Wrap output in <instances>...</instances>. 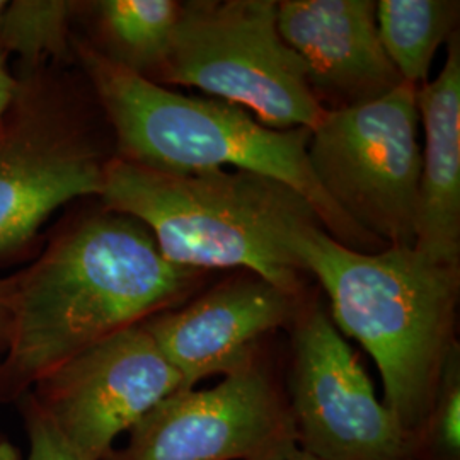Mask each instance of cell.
<instances>
[{"label":"cell","mask_w":460,"mask_h":460,"mask_svg":"<svg viewBox=\"0 0 460 460\" xmlns=\"http://www.w3.org/2000/svg\"><path fill=\"white\" fill-rule=\"evenodd\" d=\"M205 277L169 263L150 230L128 215L104 208L66 226L33 264L13 277V328L0 358V402L17 404L74 355L180 307Z\"/></svg>","instance_id":"6da1fadb"},{"label":"cell","mask_w":460,"mask_h":460,"mask_svg":"<svg viewBox=\"0 0 460 460\" xmlns=\"http://www.w3.org/2000/svg\"><path fill=\"white\" fill-rule=\"evenodd\" d=\"M74 55L115 132L116 157L169 174L208 169L263 174L305 198L340 244L362 252L385 249L323 191L307 155L309 128L273 130L241 106L176 93L116 64L83 40H74Z\"/></svg>","instance_id":"7a4b0ae2"},{"label":"cell","mask_w":460,"mask_h":460,"mask_svg":"<svg viewBox=\"0 0 460 460\" xmlns=\"http://www.w3.org/2000/svg\"><path fill=\"white\" fill-rule=\"evenodd\" d=\"M296 254L326 290L332 324L374 358L382 402L412 435L459 346L460 268L431 263L414 247L355 251L321 226L304 232Z\"/></svg>","instance_id":"3957f363"},{"label":"cell","mask_w":460,"mask_h":460,"mask_svg":"<svg viewBox=\"0 0 460 460\" xmlns=\"http://www.w3.org/2000/svg\"><path fill=\"white\" fill-rule=\"evenodd\" d=\"M99 198L106 210L144 224L169 263L205 273L246 270L302 296L307 271L296 246L321 222L285 182L243 169L169 174L115 155Z\"/></svg>","instance_id":"277c9868"},{"label":"cell","mask_w":460,"mask_h":460,"mask_svg":"<svg viewBox=\"0 0 460 460\" xmlns=\"http://www.w3.org/2000/svg\"><path fill=\"white\" fill-rule=\"evenodd\" d=\"M150 81L201 89L273 130H313L326 111L279 34L275 0L184 2L164 62Z\"/></svg>","instance_id":"5b68a950"},{"label":"cell","mask_w":460,"mask_h":460,"mask_svg":"<svg viewBox=\"0 0 460 460\" xmlns=\"http://www.w3.org/2000/svg\"><path fill=\"white\" fill-rule=\"evenodd\" d=\"M416 89L326 110L307 147L314 176L331 201L385 247H414L421 147Z\"/></svg>","instance_id":"8992f818"},{"label":"cell","mask_w":460,"mask_h":460,"mask_svg":"<svg viewBox=\"0 0 460 460\" xmlns=\"http://www.w3.org/2000/svg\"><path fill=\"white\" fill-rule=\"evenodd\" d=\"M110 161L49 66L21 72L0 118V260L30 246L60 207L99 197Z\"/></svg>","instance_id":"52a82bcc"},{"label":"cell","mask_w":460,"mask_h":460,"mask_svg":"<svg viewBox=\"0 0 460 460\" xmlns=\"http://www.w3.org/2000/svg\"><path fill=\"white\" fill-rule=\"evenodd\" d=\"M296 442L319 460H414L412 435L376 393L358 355L319 304L290 328L283 377Z\"/></svg>","instance_id":"ba28073f"},{"label":"cell","mask_w":460,"mask_h":460,"mask_svg":"<svg viewBox=\"0 0 460 460\" xmlns=\"http://www.w3.org/2000/svg\"><path fill=\"white\" fill-rule=\"evenodd\" d=\"M102 460H263L296 445L283 377L264 349L210 389H178Z\"/></svg>","instance_id":"9c48e42d"},{"label":"cell","mask_w":460,"mask_h":460,"mask_svg":"<svg viewBox=\"0 0 460 460\" xmlns=\"http://www.w3.org/2000/svg\"><path fill=\"white\" fill-rule=\"evenodd\" d=\"M181 389L144 323L89 346L40 378L28 397L84 460H102L157 402Z\"/></svg>","instance_id":"30bf717a"},{"label":"cell","mask_w":460,"mask_h":460,"mask_svg":"<svg viewBox=\"0 0 460 460\" xmlns=\"http://www.w3.org/2000/svg\"><path fill=\"white\" fill-rule=\"evenodd\" d=\"M302 307L300 296L246 271L144 326L181 376V389H195L205 378L246 368L261 353L264 338L292 328Z\"/></svg>","instance_id":"8fae6325"},{"label":"cell","mask_w":460,"mask_h":460,"mask_svg":"<svg viewBox=\"0 0 460 460\" xmlns=\"http://www.w3.org/2000/svg\"><path fill=\"white\" fill-rule=\"evenodd\" d=\"M374 0H281L279 31L328 110L384 98L402 79L380 43Z\"/></svg>","instance_id":"7c38bea8"},{"label":"cell","mask_w":460,"mask_h":460,"mask_svg":"<svg viewBox=\"0 0 460 460\" xmlns=\"http://www.w3.org/2000/svg\"><path fill=\"white\" fill-rule=\"evenodd\" d=\"M425 128L414 249L431 263L460 268V43L447 41L442 72L416 89Z\"/></svg>","instance_id":"4fadbf2b"},{"label":"cell","mask_w":460,"mask_h":460,"mask_svg":"<svg viewBox=\"0 0 460 460\" xmlns=\"http://www.w3.org/2000/svg\"><path fill=\"white\" fill-rule=\"evenodd\" d=\"M99 38L104 49H96L152 79L171 47L181 14L176 0H101L93 4Z\"/></svg>","instance_id":"5bb4252c"},{"label":"cell","mask_w":460,"mask_h":460,"mask_svg":"<svg viewBox=\"0 0 460 460\" xmlns=\"http://www.w3.org/2000/svg\"><path fill=\"white\" fill-rule=\"evenodd\" d=\"M457 0H380L376 7L378 38L402 83H428L437 49L456 34Z\"/></svg>","instance_id":"9a60e30c"},{"label":"cell","mask_w":460,"mask_h":460,"mask_svg":"<svg viewBox=\"0 0 460 460\" xmlns=\"http://www.w3.org/2000/svg\"><path fill=\"white\" fill-rule=\"evenodd\" d=\"M81 4L66 0H16L0 17V49L14 53L21 72H31L74 53L70 22Z\"/></svg>","instance_id":"2e32d148"},{"label":"cell","mask_w":460,"mask_h":460,"mask_svg":"<svg viewBox=\"0 0 460 460\" xmlns=\"http://www.w3.org/2000/svg\"><path fill=\"white\" fill-rule=\"evenodd\" d=\"M414 460H460V346L444 376L425 421L412 433Z\"/></svg>","instance_id":"e0dca14e"},{"label":"cell","mask_w":460,"mask_h":460,"mask_svg":"<svg viewBox=\"0 0 460 460\" xmlns=\"http://www.w3.org/2000/svg\"><path fill=\"white\" fill-rule=\"evenodd\" d=\"M17 404L24 420L30 444L26 460H84L66 445L47 416L38 410L28 395H24Z\"/></svg>","instance_id":"ac0fdd59"},{"label":"cell","mask_w":460,"mask_h":460,"mask_svg":"<svg viewBox=\"0 0 460 460\" xmlns=\"http://www.w3.org/2000/svg\"><path fill=\"white\" fill-rule=\"evenodd\" d=\"M13 309H14V279H0V358L5 353L11 328H13Z\"/></svg>","instance_id":"d6986e66"},{"label":"cell","mask_w":460,"mask_h":460,"mask_svg":"<svg viewBox=\"0 0 460 460\" xmlns=\"http://www.w3.org/2000/svg\"><path fill=\"white\" fill-rule=\"evenodd\" d=\"M17 77L7 68V55L0 49V118L9 110L16 94Z\"/></svg>","instance_id":"ffe728a7"},{"label":"cell","mask_w":460,"mask_h":460,"mask_svg":"<svg viewBox=\"0 0 460 460\" xmlns=\"http://www.w3.org/2000/svg\"><path fill=\"white\" fill-rule=\"evenodd\" d=\"M263 460H319L315 459L314 456H311L309 452H305V450H302L298 445H292V447H288V448H285V450H281V452H277V454H273V456H270V457H266Z\"/></svg>","instance_id":"44dd1931"},{"label":"cell","mask_w":460,"mask_h":460,"mask_svg":"<svg viewBox=\"0 0 460 460\" xmlns=\"http://www.w3.org/2000/svg\"><path fill=\"white\" fill-rule=\"evenodd\" d=\"M0 460H21L19 450L2 435H0Z\"/></svg>","instance_id":"7402d4cb"},{"label":"cell","mask_w":460,"mask_h":460,"mask_svg":"<svg viewBox=\"0 0 460 460\" xmlns=\"http://www.w3.org/2000/svg\"><path fill=\"white\" fill-rule=\"evenodd\" d=\"M5 5H7V2L0 0V17H2V14H4V9H5Z\"/></svg>","instance_id":"603a6c76"}]
</instances>
